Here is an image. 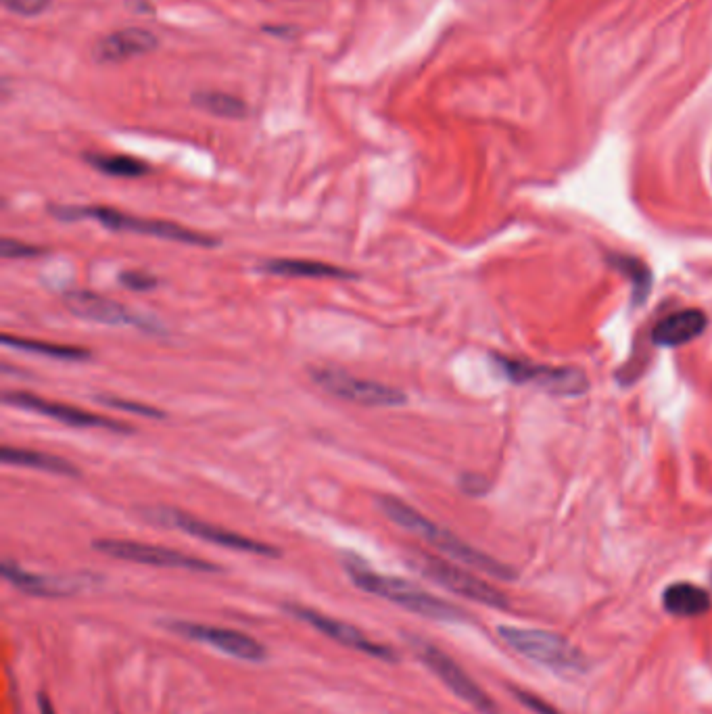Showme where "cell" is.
Wrapping results in <instances>:
<instances>
[{"instance_id":"1","label":"cell","mask_w":712,"mask_h":714,"mask_svg":"<svg viewBox=\"0 0 712 714\" xmlns=\"http://www.w3.org/2000/svg\"><path fill=\"white\" fill-rule=\"evenodd\" d=\"M378 508L383 510V514L393 520L397 527L406 529L418 537H422L424 541H429L431 545H435L439 552H443L445 556H449L456 562H462L470 568H477L481 573L495 577V579H514L512 568L497 562L495 558L474 550L472 545H468L466 541H462L460 537H456L452 531H447L443 527H439L437 522L429 520L426 516H422L420 512H416L412 506H408L406 502H401L397 497L391 495H381L378 497Z\"/></svg>"},{"instance_id":"2","label":"cell","mask_w":712,"mask_h":714,"mask_svg":"<svg viewBox=\"0 0 712 714\" xmlns=\"http://www.w3.org/2000/svg\"><path fill=\"white\" fill-rule=\"evenodd\" d=\"M349 577L355 587H360L362 591L376 595V598H383L387 602H393L401 608H406L410 612H416L420 616L433 618V621H443V623H464L466 612L460 610L458 606L449 604L445 600L435 598L433 593L424 591L422 587L399 579V577H389V575H378L374 570H368L358 564H349Z\"/></svg>"},{"instance_id":"3","label":"cell","mask_w":712,"mask_h":714,"mask_svg":"<svg viewBox=\"0 0 712 714\" xmlns=\"http://www.w3.org/2000/svg\"><path fill=\"white\" fill-rule=\"evenodd\" d=\"M55 216L59 220H82L90 218L97 220L109 230L115 232H134V234H145V236H157L163 241H174L182 245L191 247H218L220 241L216 236H209L191 228H182L176 222H165V220H153V218H140V216H130V213L117 211L111 207H55Z\"/></svg>"},{"instance_id":"4","label":"cell","mask_w":712,"mask_h":714,"mask_svg":"<svg viewBox=\"0 0 712 714\" xmlns=\"http://www.w3.org/2000/svg\"><path fill=\"white\" fill-rule=\"evenodd\" d=\"M506 646L512 648L522 658L541 664L543 669L554 671L564 677H575L587 671L585 656L571 644V641L541 629L502 625L497 627Z\"/></svg>"},{"instance_id":"5","label":"cell","mask_w":712,"mask_h":714,"mask_svg":"<svg viewBox=\"0 0 712 714\" xmlns=\"http://www.w3.org/2000/svg\"><path fill=\"white\" fill-rule=\"evenodd\" d=\"M408 562H410V566L414 570H418V573L424 575L426 579L435 581L437 585L445 587L447 591L462 595V598H466V600L479 602L483 606L497 608V610H506L508 608V598L500 589H495L493 585H489L481 577L468 573L466 568H460V566H456L452 562H447V560L437 558V556H431L426 552H412L408 556Z\"/></svg>"},{"instance_id":"6","label":"cell","mask_w":712,"mask_h":714,"mask_svg":"<svg viewBox=\"0 0 712 714\" xmlns=\"http://www.w3.org/2000/svg\"><path fill=\"white\" fill-rule=\"evenodd\" d=\"M149 522H155L159 527L168 529H178L186 535H193L197 539H203L207 543L226 547V550L234 552H245V554H255V556H268V558H280L282 552L278 547H272L264 541H257L251 537H245L241 533H234L228 529H222L218 525H211L201 518H195L186 512L174 510V508H149L145 512Z\"/></svg>"},{"instance_id":"7","label":"cell","mask_w":712,"mask_h":714,"mask_svg":"<svg viewBox=\"0 0 712 714\" xmlns=\"http://www.w3.org/2000/svg\"><path fill=\"white\" fill-rule=\"evenodd\" d=\"M312 380L326 393L335 395L339 399H345V401L360 403V406L393 408V406H401V403L408 401L406 393L391 387V385L376 383V380H364V378H358L341 368H332V366L312 368Z\"/></svg>"},{"instance_id":"8","label":"cell","mask_w":712,"mask_h":714,"mask_svg":"<svg viewBox=\"0 0 712 714\" xmlns=\"http://www.w3.org/2000/svg\"><path fill=\"white\" fill-rule=\"evenodd\" d=\"M92 547L109 558L124 560V562L161 566V568H182V570H193V573H220L222 570L218 564L182 554L178 550H172V547L149 545L140 541L97 539L92 543Z\"/></svg>"},{"instance_id":"9","label":"cell","mask_w":712,"mask_h":714,"mask_svg":"<svg viewBox=\"0 0 712 714\" xmlns=\"http://www.w3.org/2000/svg\"><path fill=\"white\" fill-rule=\"evenodd\" d=\"M5 403L19 410L26 412H34L46 418L59 420L65 426H74V428H103V431H111V433H132V426L117 422L109 416H101V414H92V412H84L76 406H69V403H59L53 399H44L38 397L34 393H26V391H9L5 393Z\"/></svg>"},{"instance_id":"10","label":"cell","mask_w":712,"mask_h":714,"mask_svg":"<svg viewBox=\"0 0 712 714\" xmlns=\"http://www.w3.org/2000/svg\"><path fill=\"white\" fill-rule=\"evenodd\" d=\"M163 627L186 639L199 641V644L216 648L218 652L247 662H264L268 658V650L257 639L222 627H211L201 623H186V621H165Z\"/></svg>"},{"instance_id":"11","label":"cell","mask_w":712,"mask_h":714,"mask_svg":"<svg viewBox=\"0 0 712 714\" xmlns=\"http://www.w3.org/2000/svg\"><path fill=\"white\" fill-rule=\"evenodd\" d=\"M414 646H416L420 660L429 666V669L447 685V689H452V692L460 700H464L466 704L477 708L483 714H497V706L493 704V700L483 692L477 683L472 681V677L468 673H464V669L454 658H449L445 652H441L433 644H426V641H420V639L414 641Z\"/></svg>"},{"instance_id":"12","label":"cell","mask_w":712,"mask_h":714,"mask_svg":"<svg viewBox=\"0 0 712 714\" xmlns=\"http://www.w3.org/2000/svg\"><path fill=\"white\" fill-rule=\"evenodd\" d=\"M65 305L80 320L107 326H136L147 332H163L157 320L130 312L126 305L92 291H69L65 295Z\"/></svg>"},{"instance_id":"13","label":"cell","mask_w":712,"mask_h":714,"mask_svg":"<svg viewBox=\"0 0 712 714\" xmlns=\"http://www.w3.org/2000/svg\"><path fill=\"white\" fill-rule=\"evenodd\" d=\"M284 610L291 612L295 618H299V621L318 629L322 635L335 639L337 644H341L345 648L358 650L362 654H368L372 658H381V660H387V662H397L399 660L397 654L391 648L376 644V641L368 639L360 629L351 627L345 621H339V618H330V616H326L322 612H316V610L305 608V606H297V604H284Z\"/></svg>"},{"instance_id":"14","label":"cell","mask_w":712,"mask_h":714,"mask_svg":"<svg viewBox=\"0 0 712 714\" xmlns=\"http://www.w3.org/2000/svg\"><path fill=\"white\" fill-rule=\"evenodd\" d=\"M504 372L514 383H535L543 389L560 393V395H577L587 387V380L581 372L573 368H550V366H533L527 362L516 360H500Z\"/></svg>"},{"instance_id":"15","label":"cell","mask_w":712,"mask_h":714,"mask_svg":"<svg viewBox=\"0 0 712 714\" xmlns=\"http://www.w3.org/2000/svg\"><path fill=\"white\" fill-rule=\"evenodd\" d=\"M157 36L145 28H124L101 38L92 49V57L97 63H122L132 57L147 55L157 49Z\"/></svg>"},{"instance_id":"16","label":"cell","mask_w":712,"mask_h":714,"mask_svg":"<svg viewBox=\"0 0 712 714\" xmlns=\"http://www.w3.org/2000/svg\"><path fill=\"white\" fill-rule=\"evenodd\" d=\"M3 577L23 593L38 595V598H65V595H74L84 587V579L80 577L28 573V570H23L9 560L3 564Z\"/></svg>"},{"instance_id":"17","label":"cell","mask_w":712,"mask_h":714,"mask_svg":"<svg viewBox=\"0 0 712 714\" xmlns=\"http://www.w3.org/2000/svg\"><path fill=\"white\" fill-rule=\"evenodd\" d=\"M706 324V314L700 309H683V312H675L660 320L652 332V339L662 347H681L698 339Z\"/></svg>"},{"instance_id":"18","label":"cell","mask_w":712,"mask_h":714,"mask_svg":"<svg viewBox=\"0 0 712 714\" xmlns=\"http://www.w3.org/2000/svg\"><path fill=\"white\" fill-rule=\"evenodd\" d=\"M259 270L270 276H287V278H314V280H355L360 278L355 272L322 264V261L310 259H270L261 264Z\"/></svg>"},{"instance_id":"19","label":"cell","mask_w":712,"mask_h":714,"mask_svg":"<svg viewBox=\"0 0 712 714\" xmlns=\"http://www.w3.org/2000/svg\"><path fill=\"white\" fill-rule=\"evenodd\" d=\"M662 604L669 614L679 618L704 616L712 608V600L706 589L692 583H675L662 595Z\"/></svg>"},{"instance_id":"20","label":"cell","mask_w":712,"mask_h":714,"mask_svg":"<svg viewBox=\"0 0 712 714\" xmlns=\"http://www.w3.org/2000/svg\"><path fill=\"white\" fill-rule=\"evenodd\" d=\"M0 458H3L5 464L11 466H21V468H34V470H42V472H51V474H59V476H80V470L69 464L67 460L59 458V456H51L44 454V451L38 449H23V447H3L0 451Z\"/></svg>"},{"instance_id":"21","label":"cell","mask_w":712,"mask_h":714,"mask_svg":"<svg viewBox=\"0 0 712 714\" xmlns=\"http://www.w3.org/2000/svg\"><path fill=\"white\" fill-rule=\"evenodd\" d=\"M193 105L201 111H207L216 117L224 119H245L249 115V107L243 99L234 94L220 90H201L193 94Z\"/></svg>"},{"instance_id":"22","label":"cell","mask_w":712,"mask_h":714,"mask_svg":"<svg viewBox=\"0 0 712 714\" xmlns=\"http://www.w3.org/2000/svg\"><path fill=\"white\" fill-rule=\"evenodd\" d=\"M3 343L13 349L30 351V353H40L44 357H51V360H63V362H84L90 357L88 349L74 347V345H59V343H46V341H34V339H21V337H11L5 335Z\"/></svg>"},{"instance_id":"23","label":"cell","mask_w":712,"mask_h":714,"mask_svg":"<svg viewBox=\"0 0 712 714\" xmlns=\"http://www.w3.org/2000/svg\"><path fill=\"white\" fill-rule=\"evenodd\" d=\"M86 161L94 170H99L113 178H142L151 172L149 163L140 161L128 155H101V153H88Z\"/></svg>"},{"instance_id":"24","label":"cell","mask_w":712,"mask_h":714,"mask_svg":"<svg viewBox=\"0 0 712 714\" xmlns=\"http://www.w3.org/2000/svg\"><path fill=\"white\" fill-rule=\"evenodd\" d=\"M99 401L103 403V406L122 410V412H130V414H136V416H142V418H157V420L168 418V414H165L163 410H159L155 406H147V403L128 401V399H122V397H109V395H101Z\"/></svg>"},{"instance_id":"25","label":"cell","mask_w":712,"mask_h":714,"mask_svg":"<svg viewBox=\"0 0 712 714\" xmlns=\"http://www.w3.org/2000/svg\"><path fill=\"white\" fill-rule=\"evenodd\" d=\"M621 270L631 276L635 293L639 295V299H646L648 289H650V272H648V268L642 264V261L631 259V257H623V259H621Z\"/></svg>"},{"instance_id":"26","label":"cell","mask_w":712,"mask_h":714,"mask_svg":"<svg viewBox=\"0 0 712 714\" xmlns=\"http://www.w3.org/2000/svg\"><path fill=\"white\" fill-rule=\"evenodd\" d=\"M120 282L124 284L126 289L136 291V293H147V291H153V289H157V284H159V280H157L153 274H149V272H140V270H128V272H122Z\"/></svg>"},{"instance_id":"27","label":"cell","mask_w":712,"mask_h":714,"mask_svg":"<svg viewBox=\"0 0 712 714\" xmlns=\"http://www.w3.org/2000/svg\"><path fill=\"white\" fill-rule=\"evenodd\" d=\"M0 253L7 259H30V257H38L44 253V249L28 245L23 241H13V238H5L3 245H0Z\"/></svg>"},{"instance_id":"28","label":"cell","mask_w":712,"mask_h":714,"mask_svg":"<svg viewBox=\"0 0 712 714\" xmlns=\"http://www.w3.org/2000/svg\"><path fill=\"white\" fill-rule=\"evenodd\" d=\"M5 7L21 17H36L51 7V0H3Z\"/></svg>"},{"instance_id":"29","label":"cell","mask_w":712,"mask_h":714,"mask_svg":"<svg viewBox=\"0 0 712 714\" xmlns=\"http://www.w3.org/2000/svg\"><path fill=\"white\" fill-rule=\"evenodd\" d=\"M514 694H516V698L522 702V704H525V706H529L533 712H537V714H560L554 706H550L548 702H543L541 698H537V696H533V694H529V692H522V689H514Z\"/></svg>"},{"instance_id":"30","label":"cell","mask_w":712,"mask_h":714,"mask_svg":"<svg viewBox=\"0 0 712 714\" xmlns=\"http://www.w3.org/2000/svg\"><path fill=\"white\" fill-rule=\"evenodd\" d=\"M264 32H266V34H270V36L287 38V40H291V38H297V36H299V30H297V28H289V26H266V28H264Z\"/></svg>"},{"instance_id":"31","label":"cell","mask_w":712,"mask_h":714,"mask_svg":"<svg viewBox=\"0 0 712 714\" xmlns=\"http://www.w3.org/2000/svg\"><path fill=\"white\" fill-rule=\"evenodd\" d=\"M38 708H40V714H55V706L46 694H38Z\"/></svg>"}]
</instances>
